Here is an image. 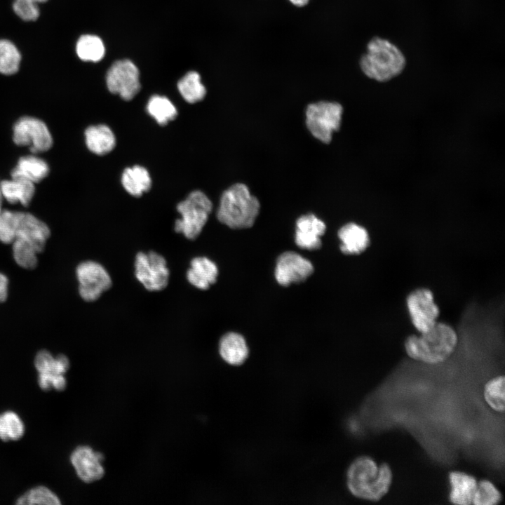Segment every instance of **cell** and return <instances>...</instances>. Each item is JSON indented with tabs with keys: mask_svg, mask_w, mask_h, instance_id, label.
Listing matches in <instances>:
<instances>
[{
	"mask_svg": "<svg viewBox=\"0 0 505 505\" xmlns=\"http://www.w3.org/2000/svg\"><path fill=\"white\" fill-rule=\"evenodd\" d=\"M393 479L389 465H378L370 457L356 458L347 471V485L355 497L368 501H377L387 494Z\"/></svg>",
	"mask_w": 505,
	"mask_h": 505,
	"instance_id": "cell-1",
	"label": "cell"
},
{
	"mask_svg": "<svg viewBox=\"0 0 505 505\" xmlns=\"http://www.w3.org/2000/svg\"><path fill=\"white\" fill-rule=\"evenodd\" d=\"M457 342L454 329L449 324L437 321L419 336H408L404 346L410 358L428 364H438L451 356Z\"/></svg>",
	"mask_w": 505,
	"mask_h": 505,
	"instance_id": "cell-2",
	"label": "cell"
},
{
	"mask_svg": "<svg viewBox=\"0 0 505 505\" xmlns=\"http://www.w3.org/2000/svg\"><path fill=\"white\" fill-rule=\"evenodd\" d=\"M407 60L403 51L387 39L375 36L367 43L359 65L363 73L379 82L388 81L400 74Z\"/></svg>",
	"mask_w": 505,
	"mask_h": 505,
	"instance_id": "cell-3",
	"label": "cell"
},
{
	"mask_svg": "<svg viewBox=\"0 0 505 505\" xmlns=\"http://www.w3.org/2000/svg\"><path fill=\"white\" fill-rule=\"evenodd\" d=\"M260 208L258 199L250 194L248 187L236 183L222 194L217 217L229 228L245 229L253 225Z\"/></svg>",
	"mask_w": 505,
	"mask_h": 505,
	"instance_id": "cell-4",
	"label": "cell"
},
{
	"mask_svg": "<svg viewBox=\"0 0 505 505\" xmlns=\"http://www.w3.org/2000/svg\"><path fill=\"white\" fill-rule=\"evenodd\" d=\"M213 208L209 198L201 191L191 192L177 206L181 217L175 222V230L190 240L195 239L206 224Z\"/></svg>",
	"mask_w": 505,
	"mask_h": 505,
	"instance_id": "cell-5",
	"label": "cell"
},
{
	"mask_svg": "<svg viewBox=\"0 0 505 505\" xmlns=\"http://www.w3.org/2000/svg\"><path fill=\"white\" fill-rule=\"evenodd\" d=\"M343 108L335 102L321 101L309 105L306 109V125L311 135L325 144L339 129Z\"/></svg>",
	"mask_w": 505,
	"mask_h": 505,
	"instance_id": "cell-6",
	"label": "cell"
},
{
	"mask_svg": "<svg viewBox=\"0 0 505 505\" xmlns=\"http://www.w3.org/2000/svg\"><path fill=\"white\" fill-rule=\"evenodd\" d=\"M135 274L137 279L149 291L161 290L168 283L169 269L166 261L162 255L154 251L137 254Z\"/></svg>",
	"mask_w": 505,
	"mask_h": 505,
	"instance_id": "cell-7",
	"label": "cell"
},
{
	"mask_svg": "<svg viewBox=\"0 0 505 505\" xmlns=\"http://www.w3.org/2000/svg\"><path fill=\"white\" fill-rule=\"evenodd\" d=\"M13 142L29 147L35 154L48 150L53 144L52 135L44 122L32 116L19 119L13 126Z\"/></svg>",
	"mask_w": 505,
	"mask_h": 505,
	"instance_id": "cell-8",
	"label": "cell"
},
{
	"mask_svg": "<svg viewBox=\"0 0 505 505\" xmlns=\"http://www.w3.org/2000/svg\"><path fill=\"white\" fill-rule=\"evenodd\" d=\"M79 292L86 302L97 300L112 285V278L105 268L98 262L87 260L76 269Z\"/></svg>",
	"mask_w": 505,
	"mask_h": 505,
	"instance_id": "cell-9",
	"label": "cell"
},
{
	"mask_svg": "<svg viewBox=\"0 0 505 505\" xmlns=\"http://www.w3.org/2000/svg\"><path fill=\"white\" fill-rule=\"evenodd\" d=\"M406 304L412 323L420 333L437 322L440 310L431 290L419 288L412 290L407 297Z\"/></svg>",
	"mask_w": 505,
	"mask_h": 505,
	"instance_id": "cell-10",
	"label": "cell"
},
{
	"mask_svg": "<svg viewBox=\"0 0 505 505\" xmlns=\"http://www.w3.org/2000/svg\"><path fill=\"white\" fill-rule=\"evenodd\" d=\"M140 73L129 60L116 61L109 69L106 82L109 90L125 100H132L140 90Z\"/></svg>",
	"mask_w": 505,
	"mask_h": 505,
	"instance_id": "cell-11",
	"label": "cell"
},
{
	"mask_svg": "<svg viewBox=\"0 0 505 505\" xmlns=\"http://www.w3.org/2000/svg\"><path fill=\"white\" fill-rule=\"evenodd\" d=\"M15 238L22 239L41 252L50 235L47 224L30 213L14 211Z\"/></svg>",
	"mask_w": 505,
	"mask_h": 505,
	"instance_id": "cell-12",
	"label": "cell"
},
{
	"mask_svg": "<svg viewBox=\"0 0 505 505\" xmlns=\"http://www.w3.org/2000/svg\"><path fill=\"white\" fill-rule=\"evenodd\" d=\"M69 460L77 476L84 483L97 481L105 475L103 454L94 451L90 446L76 447L71 453Z\"/></svg>",
	"mask_w": 505,
	"mask_h": 505,
	"instance_id": "cell-13",
	"label": "cell"
},
{
	"mask_svg": "<svg viewBox=\"0 0 505 505\" xmlns=\"http://www.w3.org/2000/svg\"><path fill=\"white\" fill-rule=\"evenodd\" d=\"M313 271L308 260L295 252H285L277 260L275 276L280 285L287 286L305 281Z\"/></svg>",
	"mask_w": 505,
	"mask_h": 505,
	"instance_id": "cell-14",
	"label": "cell"
},
{
	"mask_svg": "<svg viewBox=\"0 0 505 505\" xmlns=\"http://www.w3.org/2000/svg\"><path fill=\"white\" fill-rule=\"evenodd\" d=\"M325 223L314 214L299 217L296 222L295 243L302 249L316 250L321 247V237L325 231Z\"/></svg>",
	"mask_w": 505,
	"mask_h": 505,
	"instance_id": "cell-15",
	"label": "cell"
},
{
	"mask_svg": "<svg viewBox=\"0 0 505 505\" xmlns=\"http://www.w3.org/2000/svg\"><path fill=\"white\" fill-rule=\"evenodd\" d=\"M449 500L451 503L472 504L478 483L475 477L462 471H452L449 474Z\"/></svg>",
	"mask_w": 505,
	"mask_h": 505,
	"instance_id": "cell-16",
	"label": "cell"
},
{
	"mask_svg": "<svg viewBox=\"0 0 505 505\" xmlns=\"http://www.w3.org/2000/svg\"><path fill=\"white\" fill-rule=\"evenodd\" d=\"M341 241L340 250L346 255H358L364 252L370 245L368 231L356 223H348L338 231Z\"/></svg>",
	"mask_w": 505,
	"mask_h": 505,
	"instance_id": "cell-17",
	"label": "cell"
},
{
	"mask_svg": "<svg viewBox=\"0 0 505 505\" xmlns=\"http://www.w3.org/2000/svg\"><path fill=\"white\" fill-rule=\"evenodd\" d=\"M218 275L215 263L206 257H194L187 271V279L194 287L207 290L215 283Z\"/></svg>",
	"mask_w": 505,
	"mask_h": 505,
	"instance_id": "cell-18",
	"label": "cell"
},
{
	"mask_svg": "<svg viewBox=\"0 0 505 505\" xmlns=\"http://www.w3.org/2000/svg\"><path fill=\"white\" fill-rule=\"evenodd\" d=\"M48 173L49 166L43 159L34 155H27L20 158L11 171V177L23 179L34 184L44 179Z\"/></svg>",
	"mask_w": 505,
	"mask_h": 505,
	"instance_id": "cell-19",
	"label": "cell"
},
{
	"mask_svg": "<svg viewBox=\"0 0 505 505\" xmlns=\"http://www.w3.org/2000/svg\"><path fill=\"white\" fill-rule=\"evenodd\" d=\"M219 351L222 359L233 365H241L248 355L245 339L236 332H228L221 338Z\"/></svg>",
	"mask_w": 505,
	"mask_h": 505,
	"instance_id": "cell-20",
	"label": "cell"
},
{
	"mask_svg": "<svg viewBox=\"0 0 505 505\" xmlns=\"http://www.w3.org/2000/svg\"><path fill=\"white\" fill-rule=\"evenodd\" d=\"M86 144L88 149L97 155L110 152L116 145V138L106 125L91 126L85 131Z\"/></svg>",
	"mask_w": 505,
	"mask_h": 505,
	"instance_id": "cell-21",
	"label": "cell"
},
{
	"mask_svg": "<svg viewBox=\"0 0 505 505\" xmlns=\"http://www.w3.org/2000/svg\"><path fill=\"white\" fill-rule=\"evenodd\" d=\"M3 197L11 204L20 203L27 206L35 192L34 184L20 178L1 182Z\"/></svg>",
	"mask_w": 505,
	"mask_h": 505,
	"instance_id": "cell-22",
	"label": "cell"
},
{
	"mask_svg": "<svg viewBox=\"0 0 505 505\" xmlns=\"http://www.w3.org/2000/svg\"><path fill=\"white\" fill-rule=\"evenodd\" d=\"M121 183L130 195L139 197L152 187V179L147 170L140 166L126 168L121 176Z\"/></svg>",
	"mask_w": 505,
	"mask_h": 505,
	"instance_id": "cell-23",
	"label": "cell"
},
{
	"mask_svg": "<svg viewBox=\"0 0 505 505\" xmlns=\"http://www.w3.org/2000/svg\"><path fill=\"white\" fill-rule=\"evenodd\" d=\"M34 365L38 374L65 375L69 368L70 363L67 356L62 354L55 356L48 350L41 349L36 354Z\"/></svg>",
	"mask_w": 505,
	"mask_h": 505,
	"instance_id": "cell-24",
	"label": "cell"
},
{
	"mask_svg": "<svg viewBox=\"0 0 505 505\" xmlns=\"http://www.w3.org/2000/svg\"><path fill=\"white\" fill-rule=\"evenodd\" d=\"M25 432L24 422L16 412L6 410L0 413V439L2 441L18 440Z\"/></svg>",
	"mask_w": 505,
	"mask_h": 505,
	"instance_id": "cell-25",
	"label": "cell"
},
{
	"mask_svg": "<svg viewBox=\"0 0 505 505\" xmlns=\"http://www.w3.org/2000/svg\"><path fill=\"white\" fill-rule=\"evenodd\" d=\"M177 88L182 97L191 104L202 100L206 94V89L196 72L186 74L178 81Z\"/></svg>",
	"mask_w": 505,
	"mask_h": 505,
	"instance_id": "cell-26",
	"label": "cell"
},
{
	"mask_svg": "<svg viewBox=\"0 0 505 505\" xmlns=\"http://www.w3.org/2000/svg\"><path fill=\"white\" fill-rule=\"evenodd\" d=\"M147 110L161 126L166 125L174 120L177 115V111L170 100L158 95L151 97L149 100Z\"/></svg>",
	"mask_w": 505,
	"mask_h": 505,
	"instance_id": "cell-27",
	"label": "cell"
},
{
	"mask_svg": "<svg viewBox=\"0 0 505 505\" xmlns=\"http://www.w3.org/2000/svg\"><path fill=\"white\" fill-rule=\"evenodd\" d=\"M105 51L102 41L95 35H82L76 44V54L83 61L98 62L104 57Z\"/></svg>",
	"mask_w": 505,
	"mask_h": 505,
	"instance_id": "cell-28",
	"label": "cell"
},
{
	"mask_svg": "<svg viewBox=\"0 0 505 505\" xmlns=\"http://www.w3.org/2000/svg\"><path fill=\"white\" fill-rule=\"evenodd\" d=\"M18 505H60V499L50 489L44 485L35 486L20 495L16 500Z\"/></svg>",
	"mask_w": 505,
	"mask_h": 505,
	"instance_id": "cell-29",
	"label": "cell"
},
{
	"mask_svg": "<svg viewBox=\"0 0 505 505\" xmlns=\"http://www.w3.org/2000/svg\"><path fill=\"white\" fill-rule=\"evenodd\" d=\"M21 54L16 46L8 39H0V74L12 75L18 72Z\"/></svg>",
	"mask_w": 505,
	"mask_h": 505,
	"instance_id": "cell-30",
	"label": "cell"
},
{
	"mask_svg": "<svg viewBox=\"0 0 505 505\" xmlns=\"http://www.w3.org/2000/svg\"><path fill=\"white\" fill-rule=\"evenodd\" d=\"M13 257L15 263L25 269H34L38 264V250L29 243L20 238L12 242Z\"/></svg>",
	"mask_w": 505,
	"mask_h": 505,
	"instance_id": "cell-31",
	"label": "cell"
},
{
	"mask_svg": "<svg viewBox=\"0 0 505 505\" xmlns=\"http://www.w3.org/2000/svg\"><path fill=\"white\" fill-rule=\"evenodd\" d=\"M504 377L497 376L485 385L483 396L487 404L498 412L504 411Z\"/></svg>",
	"mask_w": 505,
	"mask_h": 505,
	"instance_id": "cell-32",
	"label": "cell"
},
{
	"mask_svg": "<svg viewBox=\"0 0 505 505\" xmlns=\"http://www.w3.org/2000/svg\"><path fill=\"white\" fill-rule=\"evenodd\" d=\"M502 499V496L496 486L488 480L478 482L472 504L496 505Z\"/></svg>",
	"mask_w": 505,
	"mask_h": 505,
	"instance_id": "cell-33",
	"label": "cell"
},
{
	"mask_svg": "<svg viewBox=\"0 0 505 505\" xmlns=\"http://www.w3.org/2000/svg\"><path fill=\"white\" fill-rule=\"evenodd\" d=\"M38 4L34 0H14L13 10L21 20L35 21L40 15Z\"/></svg>",
	"mask_w": 505,
	"mask_h": 505,
	"instance_id": "cell-34",
	"label": "cell"
},
{
	"mask_svg": "<svg viewBox=\"0 0 505 505\" xmlns=\"http://www.w3.org/2000/svg\"><path fill=\"white\" fill-rule=\"evenodd\" d=\"M15 238L14 211L2 209L0 212V242L11 244Z\"/></svg>",
	"mask_w": 505,
	"mask_h": 505,
	"instance_id": "cell-35",
	"label": "cell"
},
{
	"mask_svg": "<svg viewBox=\"0 0 505 505\" xmlns=\"http://www.w3.org/2000/svg\"><path fill=\"white\" fill-rule=\"evenodd\" d=\"M37 382L40 389L44 391L52 389L62 391L67 385V379L62 374L40 373L38 374Z\"/></svg>",
	"mask_w": 505,
	"mask_h": 505,
	"instance_id": "cell-36",
	"label": "cell"
},
{
	"mask_svg": "<svg viewBox=\"0 0 505 505\" xmlns=\"http://www.w3.org/2000/svg\"><path fill=\"white\" fill-rule=\"evenodd\" d=\"M9 280L6 275L0 272V302L6 300L8 295Z\"/></svg>",
	"mask_w": 505,
	"mask_h": 505,
	"instance_id": "cell-37",
	"label": "cell"
},
{
	"mask_svg": "<svg viewBox=\"0 0 505 505\" xmlns=\"http://www.w3.org/2000/svg\"><path fill=\"white\" fill-rule=\"evenodd\" d=\"M310 0H289L293 5L299 7L306 6Z\"/></svg>",
	"mask_w": 505,
	"mask_h": 505,
	"instance_id": "cell-38",
	"label": "cell"
},
{
	"mask_svg": "<svg viewBox=\"0 0 505 505\" xmlns=\"http://www.w3.org/2000/svg\"><path fill=\"white\" fill-rule=\"evenodd\" d=\"M3 194L1 191V182H0V212L2 210V203H3Z\"/></svg>",
	"mask_w": 505,
	"mask_h": 505,
	"instance_id": "cell-39",
	"label": "cell"
},
{
	"mask_svg": "<svg viewBox=\"0 0 505 505\" xmlns=\"http://www.w3.org/2000/svg\"><path fill=\"white\" fill-rule=\"evenodd\" d=\"M34 1L35 2H36L37 4H39V3H44L46 1H47L48 0H34Z\"/></svg>",
	"mask_w": 505,
	"mask_h": 505,
	"instance_id": "cell-40",
	"label": "cell"
}]
</instances>
